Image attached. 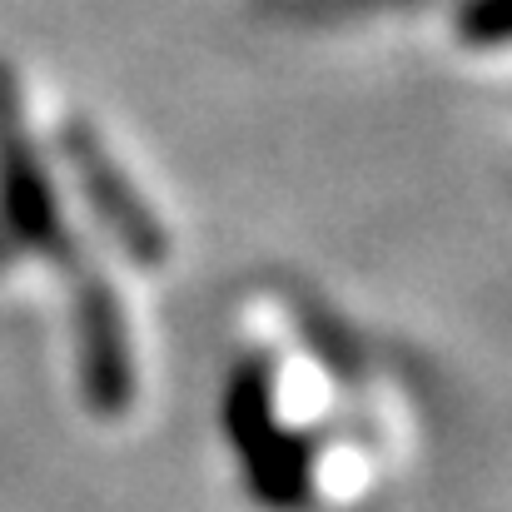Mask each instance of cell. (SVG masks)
<instances>
[{"instance_id": "obj_2", "label": "cell", "mask_w": 512, "mask_h": 512, "mask_svg": "<svg viewBox=\"0 0 512 512\" xmlns=\"http://www.w3.org/2000/svg\"><path fill=\"white\" fill-rule=\"evenodd\" d=\"M60 150H65V160H70V170L80 179V189H85V204L100 214V224L125 244V254L130 259H140V264H160L165 259V229H160V219L145 209V199L135 194V184L125 179V170L105 155V145H100V135L85 125V120H70L65 130H60Z\"/></svg>"}, {"instance_id": "obj_1", "label": "cell", "mask_w": 512, "mask_h": 512, "mask_svg": "<svg viewBox=\"0 0 512 512\" xmlns=\"http://www.w3.org/2000/svg\"><path fill=\"white\" fill-rule=\"evenodd\" d=\"M15 249L70 259V234L60 224L50 174L30 150L15 75L0 60V259H10Z\"/></svg>"}, {"instance_id": "obj_3", "label": "cell", "mask_w": 512, "mask_h": 512, "mask_svg": "<svg viewBox=\"0 0 512 512\" xmlns=\"http://www.w3.org/2000/svg\"><path fill=\"white\" fill-rule=\"evenodd\" d=\"M264 15L279 20H314V25H334V20H353V15H378V10H408L423 0H254Z\"/></svg>"}, {"instance_id": "obj_4", "label": "cell", "mask_w": 512, "mask_h": 512, "mask_svg": "<svg viewBox=\"0 0 512 512\" xmlns=\"http://www.w3.org/2000/svg\"><path fill=\"white\" fill-rule=\"evenodd\" d=\"M458 35L463 45L498 50L508 35V0H463L458 5Z\"/></svg>"}]
</instances>
